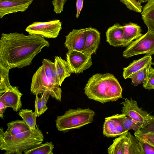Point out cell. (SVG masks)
Wrapping results in <instances>:
<instances>
[{
  "mask_svg": "<svg viewBox=\"0 0 154 154\" xmlns=\"http://www.w3.org/2000/svg\"><path fill=\"white\" fill-rule=\"evenodd\" d=\"M50 43L40 35L16 32L2 33L0 40V64L10 69L29 66Z\"/></svg>",
  "mask_w": 154,
  "mask_h": 154,
  "instance_id": "obj_1",
  "label": "cell"
},
{
  "mask_svg": "<svg viewBox=\"0 0 154 154\" xmlns=\"http://www.w3.org/2000/svg\"><path fill=\"white\" fill-rule=\"evenodd\" d=\"M84 90L88 98L102 103L116 101L122 97V88L117 79L110 73L93 75Z\"/></svg>",
  "mask_w": 154,
  "mask_h": 154,
  "instance_id": "obj_2",
  "label": "cell"
},
{
  "mask_svg": "<svg viewBox=\"0 0 154 154\" xmlns=\"http://www.w3.org/2000/svg\"><path fill=\"white\" fill-rule=\"evenodd\" d=\"M44 138L37 126L34 130L12 136H5L0 132V149L5 151V154H22L26 150L41 144Z\"/></svg>",
  "mask_w": 154,
  "mask_h": 154,
  "instance_id": "obj_3",
  "label": "cell"
},
{
  "mask_svg": "<svg viewBox=\"0 0 154 154\" xmlns=\"http://www.w3.org/2000/svg\"><path fill=\"white\" fill-rule=\"evenodd\" d=\"M95 112L89 108L70 109L62 116H58L55 120L58 131L66 132L74 129H79L91 123Z\"/></svg>",
  "mask_w": 154,
  "mask_h": 154,
  "instance_id": "obj_4",
  "label": "cell"
},
{
  "mask_svg": "<svg viewBox=\"0 0 154 154\" xmlns=\"http://www.w3.org/2000/svg\"><path fill=\"white\" fill-rule=\"evenodd\" d=\"M30 90L34 95L45 93L59 101L61 100V88L60 86L53 84L48 79L42 65L39 67L32 77Z\"/></svg>",
  "mask_w": 154,
  "mask_h": 154,
  "instance_id": "obj_5",
  "label": "cell"
},
{
  "mask_svg": "<svg viewBox=\"0 0 154 154\" xmlns=\"http://www.w3.org/2000/svg\"><path fill=\"white\" fill-rule=\"evenodd\" d=\"M142 54L152 56L154 54V33L147 31L132 42L123 52L126 58Z\"/></svg>",
  "mask_w": 154,
  "mask_h": 154,
  "instance_id": "obj_6",
  "label": "cell"
},
{
  "mask_svg": "<svg viewBox=\"0 0 154 154\" xmlns=\"http://www.w3.org/2000/svg\"><path fill=\"white\" fill-rule=\"evenodd\" d=\"M62 23L59 20L46 22H34L27 26L25 31L29 34L36 35L46 38H56L62 29Z\"/></svg>",
  "mask_w": 154,
  "mask_h": 154,
  "instance_id": "obj_7",
  "label": "cell"
},
{
  "mask_svg": "<svg viewBox=\"0 0 154 154\" xmlns=\"http://www.w3.org/2000/svg\"><path fill=\"white\" fill-rule=\"evenodd\" d=\"M120 103L123 105L121 111L122 113L128 116L140 123L142 129L147 126L152 121L153 116L138 107L137 103L131 98L124 99Z\"/></svg>",
  "mask_w": 154,
  "mask_h": 154,
  "instance_id": "obj_8",
  "label": "cell"
},
{
  "mask_svg": "<svg viewBox=\"0 0 154 154\" xmlns=\"http://www.w3.org/2000/svg\"><path fill=\"white\" fill-rule=\"evenodd\" d=\"M66 60L72 73H82L92 64L91 55L82 52L73 51L66 54Z\"/></svg>",
  "mask_w": 154,
  "mask_h": 154,
  "instance_id": "obj_9",
  "label": "cell"
},
{
  "mask_svg": "<svg viewBox=\"0 0 154 154\" xmlns=\"http://www.w3.org/2000/svg\"><path fill=\"white\" fill-rule=\"evenodd\" d=\"M88 28L73 29L66 36L64 45L68 52L73 51H83L85 45Z\"/></svg>",
  "mask_w": 154,
  "mask_h": 154,
  "instance_id": "obj_10",
  "label": "cell"
},
{
  "mask_svg": "<svg viewBox=\"0 0 154 154\" xmlns=\"http://www.w3.org/2000/svg\"><path fill=\"white\" fill-rule=\"evenodd\" d=\"M33 0L0 1V18L11 13L23 12L27 10Z\"/></svg>",
  "mask_w": 154,
  "mask_h": 154,
  "instance_id": "obj_11",
  "label": "cell"
},
{
  "mask_svg": "<svg viewBox=\"0 0 154 154\" xmlns=\"http://www.w3.org/2000/svg\"><path fill=\"white\" fill-rule=\"evenodd\" d=\"M22 95L18 87L13 86L11 89L6 91L0 96V102L17 112L22 108L21 98Z\"/></svg>",
  "mask_w": 154,
  "mask_h": 154,
  "instance_id": "obj_12",
  "label": "cell"
},
{
  "mask_svg": "<svg viewBox=\"0 0 154 154\" xmlns=\"http://www.w3.org/2000/svg\"><path fill=\"white\" fill-rule=\"evenodd\" d=\"M120 121L113 115L105 118L103 127V134L108 137L119 136L128 132Z\"/></svg>",
  "mask_w": 154,
  "mask_h": 154,
  "instance_id": "obj_13",
  "label": "cell"
},
{
  "mask_svg": "<svg viewBox=\"0 0 154 154\" xmlns=\"http://www.w3.org/2000/svg\"><path fill=\"white\" fill-rule=\"evenodd\" d=\"M100 39V33L98 30L91 27L88 28L85 45L82 52L88 55L95 54Z\"/></svg>",
  "mask_w": 154,
  "mask_h": 154,
  "instance_id": "obj_14",
  "label": "cell"
},
{
  "mask_svg": "<svg viewBox=\"0 0 154 154\" xmlns=\"http://www.w3.org/2000/svg\"><path fill=\"white\" fill-rule=\"evenodd\" d=\"M123 30V43L122 47H127L133 40L143 35L140 26L131 22L122 26Z\"/></svg>",
  "mask_w": 154,
  "mask_h": 154,
  "instance_id": "obj_15",
  "label": "cell"
},
{
  "mask_svg": "<svg viewBox=\"0 0 154 154\" xmlns=\"http://www.w3.org/2000/svg\"><path fill=\"white\" fill-rule=\"evenodd\" d=\"M106 41L110 45L115 47L122 46L123 43L122 26L116 23L109 27L106 33Z\"/></svg>",
  "mask_w": 154,
  "mask_h": 154,
  "instance_id": "obj_16",
  "label": "cell"
},
{
  "mask_svg": "<svg viewBox=\"0 0 154 154\" xmlns=\"http://www.w3.org/2000/svg\"><path fill=\"white\" fill-rule=\"evenodd\" d=\"M151 56L146 55L142 58L134 60L128 66L123 68V76L125 79L129 78L132 75L152 63Z\"/></svg>",
  "mask_w": 154,
  "mask_h": 154,
  "instance_id": "obj_17",
  "label": "cell"
},
{
  "mask_svg": "<svg viewBox=\"0 0 154 154\" xmlns=\"http://www.w3.org/2000/svg\"><path fill=\"white\" fill-rule=\"evenodd\" d=\"M142 18L148 31L154 33V0H148L141 12Z\"/></svg>",
  "mask_w": 154,
  "mask_h": 154,
  "instance_id": "obj_18",
  "label": "cell"
},
{
  "mask_svg": "<svg viewBox=\"0 0 154 154\" xmlns=\"http://www.w3.org/2000/svg\"><path fill=\"white\" fill-rule=\"evenodd\" d=\"M7 126V128L5 132L3 128H0V132L5 136H13L30 130L23 120H17L8 122Z\"/></svg>",
  "mask_w": 154,
  "mask_h": 154,
  "instance_id": "obj_19",
  "label": "cell"
},
{
  "mask_svg": "<svg viewBox=\"0 0 154 154\" xmlns=\"http://www.w3.org/2000/svg\"><path fill=\"white\" fill-rule=\"evenodd\" d=\"M54 63L58 75L60 86L65 79L72 73L66 61L61 57L56 56Z\"/></svg>",
  "mask_w": 154,
  "mask_h": 154,
  "instance_id": "obj_20",
  "label": "cell"
},
{
  "mask_svg": "<svg viewBox=\"0 0 154 154\" xmlns=\"http://www.w3.org/2000/svg\"><path fill=\"white\" fill-rule=\"evenodd\" d=\"M45 74L48 79L53 84L60 86V82L55 64L50 60L44 59L42 61Z\"/></svg>",
  "mask_w": 154,
  "mask_h": 154,
  "instance_id": "obj_21",
  "label": "cell"
},
{
  "mask_svg": "<svg viewBox=\"0 0 154 154\" xmlns=\"http://www.w3.org/2000/svg\"><path fill=\"white\" fill-rule=\"evenodd\" d=\"M114 115L120 121L126 131L132 130L135 132H137L140 131L142 129L141 125L140 123L128 116L122 113Z\"/></svg>",
  "mask_w": 154,
  "mask_h": 154,
  "instance_id": "obj_22",
  "label": "cell"
},
{
  "mask_svg": "<svg viewBox=\"0 0 154 154\" xmlns=\"http://www.w3.org/2000/svg\"><path fill=\"white\" fill-rule=\"evenodd\" d=\"M18 114L29 126L30 130L35 129L37 126L36 121L38 117L35 112L28 109H22L19 110Z\"/></svg>",
  "mask_w": 154,
  "mask_h": 154,
  "instance_id": "obj_23",
  "label": "cell"
},
{
  "mask_svg": "<svg viewBox=\"0 0 154 154\" xmlns=\"http://www.w3.org/2000/svg\"><path fill=\"white\" fill-rule=\"evenodd\" d=\"M9 69L0 64V96L13 86L10 84L9 77Z\"/></svg>",
  "mask_w": 154,
  "mask_h": 154,
  "instance_id": "obj_24",
  "label": "cell"
},
{
  "mask_svg": "<svg viewBox=\"0 0 154 154\" xmlns=\"http://www.w3.org/2000/svg\"><path fill=\"white\" fill-rule=\"evenodd\" d=\"M54 146L51 142H47L39 146L24 151V154H53Z\"/></svg>",
  "mask_w": 154,
  "mask_h": 154,
  "instance_id": "obj_25",
  "label": "cell"
},
{
  "mask_svg": "<svg viewBox=\"0 0 154 154\" xmlns=\"http://www.w3.org/2000/svg\"><path fill=\"white\" fill-rule=\"evenodd\" d=\"M36 95L35 101V112L37 116H39L43 114L48 109L47 103L48 100L49 95L43 93L40 98Z\"/></svg>",
  "mask_w": 154,
  "mask_h": 154,
  "instance_id": "obj_26",
  "label": "cell"
},
{
  "mask_svg": "<svg viewBox=\"0 0 154 154\" xmlns=\"http://www.w3.org/2000/svg\"><path fill=\"white\" fill-rule=\"evenodd\" d=\"M152 63L149 64L140 70L136 72L129 78H131L134 86L143 83L146 80L150 66Z\"/></svg>",
  "mask_w": 154,
  "mask_h": 154,
  "instance_id": "obj_27",
  "label": "cell"
},
{
  "mask_svg": "<svg viewBox=\"0 0 154 154\" xmlns=\"http://www.w3.org/2000/svg\"><path fill=\"white\" fill-rule=\"evenodd\" d=\"M134 135L154 147V132L141 129L140 131L135 132Z\"/></svg>",
  "mask_w": 154,
  "mask_h": 154,
  "instance_id": "obj_28",
  "label": "cell"
},
{
  "mask_svg": "<svg viewBox=\"0 0 154 154\" xmlns=\"http://www.w3.org/2000/svg\"><path fill=\"white\" fill-rule=\"evenodd\" d=\"M129 10L136 12L141 13L143 8L141 3L137 0H120Z\"/></svg>",
  "mask_w": 154,
  "mask_h": 154,
  "instance_id": "obj_29",
  "label": "cell"
},
{
  "mask_svg": "<svg viewBox=\"0 0 154 154\" xmlns=\"http://www.w3.org/2000/svg\"><path fill=\"white\" fill-rule=\"evenodd\" d=\"M143 87L149 90L154 89V69L151 66L146 80L143 83Z\"/></svg>",
  "mask_w": 154,
  "mask_h": 154,
  "instance_id": "obj_30",
  "label": "cell"
},
{
  "mask_svg": "<svg viewBox=\"0 0 154 154\" xmlns=\"http://www.w3.org/2000/svg\"><path fill=\"white\" fill-rule=\"evenodd\" d=\"M138 140L142 154H154V147L138 137L135 136Z\"/></svg>",
  "mask_w": 154,
  "mask_h": 154,
  "instance_id": "obj_31",
  "label": "cell"
},
{
  "mask_svg": "<svg viewBox=\"0 0 154 154\" xmlns=\"http://www.w3.org/2000/svg\"><path fill=\"white\" fill-rule=\"evenodd\" d=\"M67 0H53L52 4L54 11L56 14L61 13L63 11L64 6Z\"/></svg>",
  "mask_w": 154,
  "mask_h": 154,
  "instance_id": "obj_32",
  "label": "cell"
},
{
  "mask_svg": "<svg viewBox=\"0 0 154 154\" xmlns=\"http://www.w3.org/2000/svg\"><path fill=\"white\" fill-rule=\"evenodd\" d=\"M83 2L84 0H77L76 1L77 12L75 17L77 18L79 17L80 12L82 9Z\"/></svg>",
  "mask_w": 154,
  "mask_h": 154,
  "instance_id": "obj_33",
  "label": "cell"
},
{
  "mask_svg": "<svg viewBox=\"0 0 154 154\" xmlns=\"http://www.w3.org/2000/svg\"><path fill=\"white\" fill-rule=\"evenodd\" d=\"M142 129L146 131L154 132V115L152 122L147 126Z\"/></svg>",
  "mask_w": 154,
  "mask_h": 154,
  "instance_id": "obj_34",
  "label": "cell"
},
{
  "mask_svg": "<svg viewBox=\"0 0 154 154\" xmlns=\"http://www.w3.org/2000/svg\"><path fill=\"white\" fill-rule=\"evenodd\" d=\"M0 117L3 118L4 117V113L7 107L1 102H0Z\"/></svg>",
  "mask_w": 154,
  "mask_h": 154,
  "instance_id": "obj_35",
  "label": "cell"
},
{
  "mask_svg": "<svg viewBox=\"0 0 154 154\" xmlns=\"http://www.w3.org/2000/svg\"><path fill=\"white\" fill-rule=\"evenodd\" d=\"M148 0H137L141 3H142L146 2Z\"/></svg>",
  "mask_w": 154,
  "mask_h": 154,
  "instance_id": "obj_36",
  "label": "cell"
},
{
  "mask_svg": "<svg viewBox=\"0 0 154 154\" xmlns=\"http://www.w3.org/2000/svg\"><path fill=\"white\" fill-rule=\"evenodd\" d=\"M3 0H0V1H3Z\"/></svg>",
  "mask_w": 154,
  "mask_h": 154,
  "instance_id": "obj_37",
  "label": "cell"
}]
</instances>
